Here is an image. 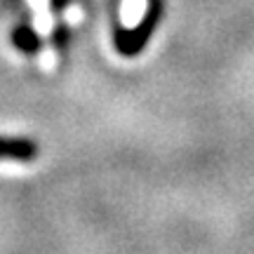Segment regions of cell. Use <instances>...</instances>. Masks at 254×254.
I'll list each match as a JSON object with an SVG mask.
<instances>
[{
	"label": "cell",
	"mask_w": 254,
	"mask_h": 254,
	"mask_svg": "<svg viewBox=\"0 0 254 254\" xmlns=\"http://www.w3.org/2000/svg\"><path fill=\"white\" fill-rule=\"evenodd\" d=\"M148 12V0H123L120 2V24L127 31H134Z\"/></svg>",
	"instance_id": "7a4b0ae2"
},
{
	"label": "cell",
	"mask_w": 254,
	"mask_h": 254,
	"mask_svg": "<svg viewBox=\"0 0 254 254\" xmlns=\"http://www.w3.org/2000/svg\"><path fill=\"white\" fill-rule=\"evenodd\" d=\"M0 155H12L19 160H28L36 155V146L24 139H0Z\"/></svg>",
	"instance_id": "3957f363"
},
{
	"label": "cell",
	"mask_w": 254,
	"mask_h": 254,
	"mask_svg": "<svg viewBox=\"0 0 254 254\" xmlns=\"http://www.w3.org/2000/svg\"><path fill=\"white\" fill-rule=\"evenodd\" d=\"M64 19H66V24H80V19H82V9L78 7V5H68L66 7V12H64Z\"/></svg>",
	"instance_id": "5b68a950"
},
{
	"label": "cell",
	"mask_w": 254,
	"mask_h": 254,
	"mask_svg": "<svg viewBox=\"0 0 254 254\" xmlns=\"http://www.w3.org/2000/svg\"><path fill=\"white\" fill-rule=\"evenodd\" d=\"M38 64L43 66V71H55V66H57V52L52 50V47L47 45L43 47V52H40V57H38Z\"/></svg>",
	"instance_id": "277c9868"
},
{
	"label": "cell",
	"mask_w": 254,
	"mask_h": 254,
	"mask_svg": "<svg viewBox=\"0 0 254 254\" xmlns=\"http://www.w3.org/2000/svg\"><path fill=\"white\" fill-rule=\"evenodd\" d=\"M33 12V31L38 38H50L55 33V14L50 7V0H28Z\"/></svg>",
	"instance_id": "6da1fadb"
}]
</instances>
